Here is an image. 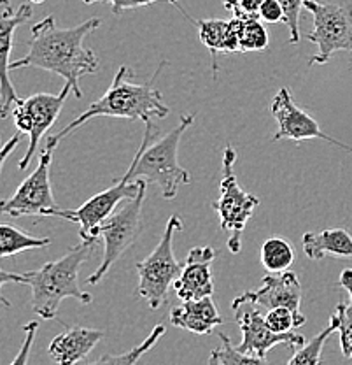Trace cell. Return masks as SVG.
<instances>
[{
  "instance_id": "cell-1",
  "label": "cell",
  "mask_w": 352,
  "mask_h": 365,
  "mask_svg": "<svg viewBox=\"0 0 352 365\" xmlns=\"http://www.w3.org/2000/svg\"><path fill=\"white\" fill-rule=\"evenodd\" d=\"M102 25L98 18H92L72 29H58L55 18L49 16L32 26V39L28 43V53L20 60L11 62L14 68L37 67L43 71L55 72L72 86L75 98L82 97L81 78L95 74L98 71V56L93 49L85 46V39L90 32Z\"/></svg>"
},
{
  "instance_id": "cell-2",
  "label": "cell",
  "mask_w": 352,
  "mask_h": 365,
  "mask_svg": "<svg viewBox=\"0 0 352 365\" xmlns=\"http://www.w3.org/2000/svg\"><path fill=\"white\" fill-rule=\"evenodd\" d=\"M165 66L166 62L164 60L160 63V67L154 71L153 78L147 83H144V85H134V83H130V79L134 78V71L127 66H121L117 68L114 79H112L107 91L97 102H93L85 113L79 114L74 121H70L67 127H63L56 134L49 135L44 148L46 150H55L63 137L69 135L70 132H74L75 128L85 125L92 118H123V120L132 121L141 120L142 123L154 120V118H165L170 113V109L164 102L161 91L154 86L161 68Z\"/></svg>"
},
{
  "instance_id": "cell-3",
  "label": "cell",
  "mask_w": 352,
  "mask_h": 365,
  "mask_svg": "<svg viewBox=\"0 0 352 365\" xmlns=\"http://www.w3.org/2000/svg\"><path fill=\"white\" fill-rule=\"evenodd\" d=\"M193 121H195L193 114H184L181 116L179 125L154 144H151V140H154V137L158 135V128L153 125V120L146 121L141 150L137 151L135 158L132 160L130 169L121 180H146L160 188L164 199H174L181 185L191 182V174L177 162V151H179L183 134L191 127Z\"/></svg>"
},
{
  "instance_id": "cell-4",
  "label": "cell",
  "mask_w": 352,
  "mask_h": 365,
  "mask_svg": "<svg viewBox=\"0 0 352 365\" xmlns=\"http://www.w3.org/2000/svg\"><path fill=\"white\" fill-rule=\"evenodd\" d=\"M97 241H82L55 262H48L37 271L25 274V284L32 288V309L43 319H53L62 300L78 299L90 304L93 297L79 287V269L92 257Z\"/></svg>"
},
{
  "instance_id": "cell-5",
  "label": "cell",
  "mask_w": 352,
  "mask_h": 365,
  "mask_svg": "<svg viewBox=\"0 0 352 365\" xmlns=\"http://www.w3.org/2000/svg\"><path fill=\"white\" fill-rule=\"evenodd\" d=\"M179 230H183L181 218L176 215L170 216L156 248L146 260L137 262L135 265L139 274L137 294L149 304L151 309H158L165 304L169 288L174 287L183 272V265L174 255V235Z\"/></svg>"
},
{
  "instance_id": "cell-6",
  "label": "cell",
  "mask_w": 352,
  "mask_h": 365,
  "mask_svg": "<svg viewBox=\"0 0 352 365\" xmlns=\"http://www.w3.org/2000/svg\"><path fill=\"white\" fill-rule=\"evenodd\" d=\"M235 160H237V151L226 144L223 150L221 195L210 204V207L219 215L223 230L230 234L228 250L237 255L242 250V234L255 215V209L260 205V199L240 188L233 170Z\"/></svg>"
},
{
  "instance_id": "cell-7",
  "label": "cell",
  "mask_w": 352,
  "mask_h": 365,
  "mask_svg": "<svg viewBox=\"0 0 352 365\" xmlns=\"http://www.w3.org/2000/svg\"><path fill=\"white\" fill-rule=\"evenodd\" d=\"M304 7L314 18V30L306 39L319 48L309 66H324L336 51L352 55V4L305 0Z\"/></svg>"
},
{
  "instance_id": "cell-8",
  "label": "cell",
  "mask_w": 352,
  "mask_h": 365,
  "mask_svg": "<svg viewBox=\"0 0 352 365\" xmlns=\"http://www.w3.org/2000/svg\"><path fill=\"white\" fill-rule=\"evenodd\" d=\"M147 185L142 186L141 193L135 199L127 200L98 227V239L104 242V257L100 267L88 277L90 284H97L109 269L127 253V250L137 241L142 228V205L146 200Z\"/></svg>"
},
{
  "instance_id": "cell-9",
  "label": "cell",
  "mask_w": 352,
  "mask_h": 365,
  "mask_svg": "<svg viewBox=\"0 0 352 365\" xmlns=\"http://www.w3.org/2000/svg\"><path fill=\"white\" fill-rule=\"evenodd\" d=\"M72 86L65 83L60 93H36L32 97L21 98L13 108V118L18 132L28 135V148H26L25 157L20 160L21 170L28 169L33 155L37 153L41 139L58 120L60 111H62Z\"/></svg>"
},
{
  "instance_id": "cell-10",
  "label": "cell",
  "mask_w": 352,
  "mask_h": 365,
  "mask_svg": "<svg viewBox=\"0 0 352 365\" xmlns=\"http://www.w3.org/2000/svg\"><path fill=\"white\" fill-rule=\"evenodd\" d=\"M53 150H46L41 153L39 165L30 174L26 180L18 186L13 197L2 200L0 211L2 215L11 218L20 216H60L62 207H58L55 197H53L51 180H49V169H51Z\"/></svg>"
},
{
  "instance_id": "cell-11",
  "label": "cell",
  "mask_w": 352,
  "mask_h": 365,
  "mask_svg": "<svg viewBox=\"0 0 352 365\" xmlns=\"http://www.w3.org/2000/svg\"><path fill=\"white\" fill-rule=\"evenodd\" d=\"M146 180L124 181L119 180L114 186L97 193L78 209H62L58 218L69 220L79 225V235L82 241H100L97 235L98 227L119 207L121 202L135 199L141 193Z\"/></svg>"
},
{
  "instance_id": "cell-12",
  "label": "cell",
  "mask_w": 352,
  "mask_h": 365,
  "mask_svg": "<svg viewBox=\"0 0 352 365\" xmlns=\"http://www.w3.org/2000/svg\"><path fill=\"white\" fill-rule=\"evenodd\" d=\"M232 309L235 311V319L242 332V342L237 346L238 351L265 356L274 346L284 344L291 349H300L306 344L305 336L302 334L272 330L255 304L242 302L232 306Z\"/></svg>"
},
{
  "instance_id": "cell-13",
  "label": "cell",
  "mask_w": 352,
  "mask_h": 365,
  "mask_svg": "<svg viewBox=\"0 0 352 365\" xmlns=\"http://www.w3.org/2000/svg\"><path fill=\"white\" fill-rule=\"evenodd\" d=\"M270 111L272 116L277 121V132L272 137V140L287 139L293 140V143H304V140L310 139H323L333 144V146L342 148L347 153H352V146L340 143L335 137L328 135L309 113L298 108L293 101V95L289 93L287 88H281L275 93Z\"/></svg>"
},
{
  "instance_id": "cell-14",
  "label": "cell",
  "mask_w": 352,
  "mask_h": 365,
  "mask_svg": "<svg viewBox=\"0 0 352 365\" xmlns=\"http://www.w3.org/2000/svg\"><path fill=\"white\" fill-rule=\"evenodd\" d=\"M33 11L28 4H21L18 9H14L9 0H2V9H0V116L7 118V114L13 113V108L21 101L18 97L16 90L11 85L9 71H11V49H13L14 32L20 25H23L32 18Z\"/></svg>"
},
{
  "instance_id": "cell-15",
  "label": "cell",
  "mask_w": 352,
  "mask_h": 365,
  "mask_svg": "<svg viewBox=\"0 0 352 365\" xmlns=\"http://www.w3.org/2000/svg\"><path fill=\"white\" fill-rule=\"evenodd\" d=\"M242 302H251L267 309L274 307H289L297 314H302V284L294 272H270L263 277V287L255 292H244L233 299L232 306Z\"/></svg>"
},
{
  "instance_id": "cell-16",
  "label": "cell",
  "mask_w": 352,
  "mask_h": 365,
  "mask_svg": "<svg viewBox=\"0 0 352 365\" xmlns=\"http://www.w3.org/2000/svg\"><path fill=\"white\" fill-rule=\"evenodd\" d=\"M215 260V250L210 246L193 248L188 253L186 264L179 279L174 283V290L181 300H198L214 294L212 264Z\"/></svg>"
},
{
  "instance_id": "cell-17",
  "label": "cell",
  "mask_w": 352,
  "mask_h": 365,
  "mask_svg": "<svg viewBox=\"0 0 352 365\" xmlns=\"http://www.w3.org/2000/svg\"><path fill=\"white\" fill-rule=\"evenodd\" d=\"M105 334L90 327H69L49 342L48 353L58 365H75L104 339Z\"/></svg>"
},
{
  "instance_id": "cell-18",
  "label": "cell",
  "mask_w": 352,
  "mask_h": 365,
  "mask_svg": "<svg viewBox=\"0 0 352 365\" xmlns=\"http://www.w3.org/2000/svg\"><path fill=\"white\" fill-rule=\"evenodd\" d=\"M170 323L177 329H184L196 336H207L223 323L212 297L198 300H183V304L170 311Z\"/></svg>"
},
{
  "instance_id": "cell-19",
  "label": "cell",
  "mask_w": 352,
  "mask_h": 365,
  "mask_svg": "<svg viewBox=\"0 0 352 365\" xmlns=\"http://www.w3.org/2000/svg\"><path fill=\"white\" fill-rule=\"evenodd\" d=\"M198 36L202 44L210 51L212 71L218 74V55L219 53H237L240 51L238 44V29L237 20H196Z\"/></svg>"
},
{
  "instance_id": "cell-20",
  "label": "cell",
  "mask_w": 352,
  "mask_h": 365,
  "mask_svg": "<svg viewBox=\"0 0 352 365\" xmlns=\"http://www.w3.org/2000/svg\"><path fill=\"white\" fill-rule=\"evenodd\" d=\"M302 245L310 260H323L326 257L352 258V235L346 228L305 232Z\"/></svg>"
},
{
  "instance_id": "cell-21",
  "label": "cell",
  "mask_w": 352,
  "mask_h": 365,
  "mask_svg": "<svg viewBox=\"0 0 352 365\" xmlns=\"http://www.w3.org/2000/svg\"><path fill=\"white\" fill-rule=\"evenodd\" d=\"M261 264L268 272H284L293 265L297 253L291 242L284 237H270L260 251Z\"/></svg>"
},
{
  "instance_id": "cell-22",
  "label": "cell",
  "mask_w": 352,
  "mask_h": 365,
  "mask_svg": "<svg viewBox=\"0 0 352 365\" xmlns=\"http://www.w3.org/2000/svg\"><path fill=\"white\" fill-rule=\"evenodd\" d=\"M49 245H51L49 237H32L13 225L7 223L0 225V257H13L21 251L46 248Z\"/></svg>"
},
{
  "instance_id": "cell-23",
  "label": "cell",
  "mask_w": 352,
  "mask_h": 365,
  "mask_svg": "<svg viewBox=\"0 0 352 365\" xmlns=\"http://www.w3.org/2000/svg\"><path fill=\"white\" fill-rule=\"evenodd\" d=\"M238 29V44L242 53L263 51L268 48V32L260 18L255 16H235Z\"/></svg>"
},
{
  "instance_id": "cell-24",
  "label": "cell",
  "mask_w": 352,
  "mask_h": 365,
  "mask_svg": "<svg viewBox=\"0 0 352 365\" xmlns=\"http://www.w3.org/2000/svg\"><path fill=\"white\" fill-rule=\"evenodd\" d=\"M164 334H165V325H156L153 330H151L149 336H147L141 344L132 348L130 351L121 353V355H102L100 359L93 360V362H88L85 365H137L139 360H141L147 351H151L153 346L164 337Z\"/></svg>"
},
{
  "instance_id": "cell-25",
  "label": "cell",
  "mask_w": 352,
  "mask_h": 365,
  "mask_svg": "<svg viewBox=\"0 0 352 365\" xmlns=\"http://www.w3.org/2000/svg\"><path fill=\"white\" fill-rule=\"evenodd\" d=\"M333 332H336V330L335 327L329 323L323 332H319L316 337L306 341L304 348L294 349L293 356L287 360L286 365H321L323 364V348L329 337L333 336Z\"/></svg>"
},
{
  "instance_id": "cell-26",
  "label": "cell",
  "mask_w": 352,
  "mask_h": 365,
  "mask_svg": "<svg viewBox=\"0 0 352 365\" xmlns=\"http://www.w3.org/2000/svg\"><path fill=\"white\" fill-rule=\"evenodd\" d=\"M329 323L340 336V348L347 360H352V304L338 302L333 311Z\"/></svg>"
},
{
  "instance_id": "cell-27",
  "label": "cell",
  "mask_w": 352,
  "mask_h": 365,
  "mask_svg": "<svg viewBox=\"0 0 352 365\" xmlns=\"http://www.w3.org/2000/svg\"><path fill=\"white\" fill-rule=\"evenodd\" d=\"M219 339H221V348L215 349V353L221 360V365H268L265 356L238 351L237 346H233L232 339L225 334H219Z\"/></svg>"
},
{
  "instance_id": "cell-28",
  "label": "cell",
  "mask_w": 352,
  "mask_h": 365,
  "mask_svg": "<svg viewBox=\"0 0 352 365\" xmlns=\"http://www.w3.org/2000/svg\"><path fill=\"white\" fill-rule=\"evenodd\" d=\"M268 327L275 332H293V329L305 325L306 318L304 314H297L294 311H291L289 307H274V309H268L267 317Z\"/></svg>"
},
{
  "instance_id": "cell-29",
  "label": "cell",
  "mask_w": 352,
  "mask_h": 365,
  "mask_svg": "<svg viewBox=\"0 0 352 365\" xmlns=\"http://www.w3.org/2000/svg\"><path fill=\"white\" fill-rule=\"evenodd\" d=\"M284 9V23L289 29V43L297 44L300 41V14L305 9V0H279Z\"/></svg>"
},
{
  "instance_id": "cell-30",
  "label": "cell",
  "mask_w": 352,
  "mask_h": 365,
  "mask_svg": "<svg viewBox=\"0 0 352 365\" xmlns=\"http://www.w3.org/2000/svg\"><path fill=\"white\" fill-rule=\"evenodd\" d=\"M85 4H109L112 7V13L119 16L123 11L128 9H137V7H144L149 6V4L154 2H161V0H82ZM165 2L174 4V6H179L177 0H165Z\"/></svg>"
},
{
  "instance_id": "cell-31",
  "label": "cell",
  "mask_w": 352,
  "mask_h": 365,
  "mask_svg": "<svg viewBox=\"0 0 352 365\" xmlns=\"http://www.w3.org/2000/svg\"><path fill=\"white\" fill-rule=\"evenodd\" d=\"M37 329H39V322H30L26 323V325H23V332H25L23 344H21L20 351H18V355L14 356V360L11 362V365H28L30 349H32L33 341H36Z\"/></svg>"
},
{
  "instance_id": "cell-32",
  "label": "cell",
  "mask_w": 352,
  "mask_h": 365,
  "mask_svg": "<svg viewBox=\"0 0 352 365\" xmlns=\"http://www.w3.org/2000/svg\"><path fill=\"white\" fill-rule=\"evenodd\" d=\"M260 20L267 23H284V9L279 0H265L260 11Z\"/></svg>"
},
{
  "instance_id": "cell-33",
  "label": "cell",
  "mask_w": 352,
  "mask_h": 365,
  "mask_svg": "<svg viewBox=\"0 0 352 365\" xmlns=\"http://www.w3.org/2000/svg\"><path fill=\"white\" fill-rule=\"evenodd\" d=\"M263 2L265 0H240V2H238L237 13H235L233 16H240V14H244V16L260 18V11H261V6H263Z\"/></svg>"
},
{
  "instance_id": "cell-34",
  "label": "cell",
  "mask_w": 352,
  "mask_h": 365,
  "mask_svg": "<svg viewBox=\"0 0 352 365\" xmlns=\"http://www.w3.org/2000/svg\"><path fill=\"white\" fill-rule=\"evenodd\" d=\"M21 135H23V134H21V132H18L16 135L11 137V140H7V144H6V146H4V150H2V158H0V167H4V163H6V158L9 157L11 151H13L14 148H16L18 144L21 143Z\"/></svg>"
},
{
  "instance_id": "cell-35",
  "label": "cell",
  "mask_w": 352,
  "mask_h": 365,
  "mask_svg": "<svg viewBox=\"0 0 352 365\" xmlns=\"http://www.w3.org/2000/svg\"><path fill=\"white\" fill-rule=\"evenodd\" d=\"M6 283L25 284V274H14V272L2 271L0 272V287H4Z\"/></svg>"
},
{
  "instance_id": "cell-36",
  "label": "cell",
  "mask_w": 352,
  "mask_h": 365,
  "mask_svg": "<svg viewBox=\"0 0 352 365\" xmlns=\"http://www.w3.org/2000/svg\"><path fill=\"white\" fill-rule=\"evenodd\" d=\"M338 287H342L343 290H346L347 294H349L351 304H352V269H346V271L340 274Z\"/></svg>"
},
{
  "instance_id": "cell-37",
  "label": "cell",
  "mask_w": 352,
  "mask_h": 365,
  "mask_svg": "<svg viewBox=\"0 0 352 365\" xmlns=\"http://www.w3.org/2000/svg\"><path fill=\"white\" fill-rule=\"evenodd\" d=\"M223 2V6L226 7V9L230 11V13H237V9H238V2H240V0H221Z\"/></svg>"
},
{
  "instance_id": "cell-38",
  "label": "cell",
  "mask_w": 352,
  "mask_h": 365,
  "mask_svg": "<svg viewBox=\"0 0 352 365\" xmlns=\"http://www.w3.org/2000/svg\"><path fill=\"white\" fill-rule=\"evenodd\" d=\"M207 365H221V360H219V356H218V353H215V349L210 353L209 364H207Z\"/></svg>"
},
{
  "instance_id": "cell-39",
  "label": "cell",
  "mask_w": 352,
  "mask_h": 365,
  "mask_svg": "<svg viewBox=\"0 0 352 365\" xmlns=\"http://www.w3.org/2000/svg\"><path fill=\"white\" fill-rule=\"evenodd\" d=\"M30 2H33V4H43L44 0H30Z\"/></svg>"
}]
</instances>
